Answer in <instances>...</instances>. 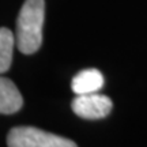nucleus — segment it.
<instances>
[{
	"label": "nucleus",
	"instance_id": "1",
	"mask_svg": "<svg viewBox=\"0 0 147 147\" xmlns=\"http://www.w3.org/2000/svg\"><path fill=\"white\" fill-rule=\"evenodd\" d=\"M45 0H25L16 19V48L23 55L36 53L42 44Z\"/></svg>",
	"mask_w": 147,
	"mask_h": 147
},
{
	"label": "nucleus",
	"instance_id": "2",
	"mask_svg": "<svg viewBox=\"0 0 147 147\" xmlns=\"http://www.w3.org/2000/svg\"><path fill=\"white\" fill-rule=\"evenodd\" d=\"M8 147H78V144L64 136L42 131L36 127L21 125L11 128L7 135Z\"/></svg>",
	"mask_w": 147,
	"mask_h": 147
},
{
	"label": "nucleus",
	"instance_id": "3",
	"mask_svg": "<svg viewBox=\"0 0 147 147\" xmlns=\"http://www.w3.org/2000/svg\"><path fill=\"white\" fill-rule=\"evenodd\" d=\"M74 113L86 120H98L104 119L110 113L113 102L108 95L90 93V94H78L71 104Z\"/></svg>",
	"mask_w": 147,
	"mask_h": 147
},
{
	"label": "nucleus",
	"instance_id": "4",
	"mask_svg": "<svg viewBox=\"0 0 147 147\" xmlns=\"http://www.w3.org/2000/svg\"><path fill=\"white\" fill-rule=\"evenodd\" d=\"M23 106V97L15 83L8 78L0 76V113L12 115Z\"/></svg>",
	"mask_w": 147,
	"mask_h": 147
},
{
	"label": "nucleus",
	"instance_id": "5",
	"mask_svg": "<svg viewBox=\"0 0 147 147\" xmlns=\"http://www.w3.org/2000/svg\"><path fill=\"white\" fill-rule=\"evenodd\" d=\"M104 86V76L98 69H83L74 76L71 87L75 94H90L97 93Z\"/></svg>",
	"mask_w": 147,
	"mask_h": 147
},
{
	"label": "nucleus",
	"instance_id": "6",
	"mask_svg": "<svg viewBox=\"0 0 147 147\" xmlns=\"http://www.w3.org/2000/svg\"><path fill=\"white\" fill-rule=\"evenodd\" d=\"M15 45L16 40L12 32L7 27H0V74H4L10 69Z\"/></svg>",
	"mask_w": 147,
	"mask_h": 147
}]
</instances>
